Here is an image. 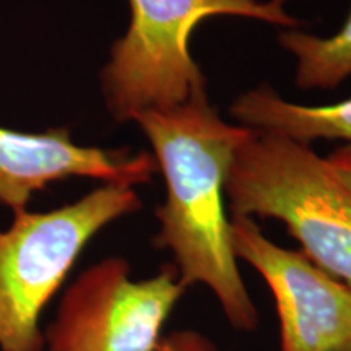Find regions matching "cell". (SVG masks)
<instances>
[{"mask_svg":"<svg viewBox=\"0 0 351 351\" xmlns=\"http://www.w3.org/2000/svg\"><path fill=\"white\" fill-rule=\"evenodd\" d=\"M184 291L174 265L132 280L124 258H104L70 285L44 341L49 351H152Z\"/></svg>","mask_w":351,"mask_h":351,"instance_id":"cell-5","label":"cell"},{"mask_svg":"<svg viewBox=\"0 0 351 351\" xmlns=\"http://www.w3.org/2000/svg\"><path fill=\"white\" fill-rule=\"evenodd\" d=\"M152 351H218L208 337L197 330H176L161 337Z\"/></svg>","mask_w":351,"mask_h":351,"instance_id":"cell-10","label":"cell"},{"mask_svg":"<svg viewBox=\"0 0 351 351\" xmlns=\"http://www.w3.org/2000/svg\"><path fill=\"white\" fill-rule=\"evenodd\" d=\"M132 121L152 143L166 181L155 244L173 254L184 287L204 285L213 293L232 328L256 330L257 307L239 274L225 212L230 166L252 129L223 121L205 91L178 106L138 112Z\"/></svg>","mask_w":351,"mask_h":351,"instance_id":"cell-1","label":"cell"},{"mask_svg":"<svg viewBox=\"0 0 351 351\" xmlns=\"http://www.w3.org/2000/svg\"><path fill=\"white\" fill-rule=\"evenodd\" d=\"M225 194L234 217L285 223L311 262L351 288V192L309 145L252 130Z\"/></svg>","mask_w":351,"mask_h":351,"instance_id":"cell-2","label":"cell"},{"mask_svg":"<svg viewBox=\"0 0 351 351\" xmlns=\"http://www.w3.org/2000/svg\"><path fill=\"white\" fill-rule=\"evenodd\" d=\"M236 258L254 267L274 296L282 351H351V288L263 234L256 219L231 218Z\"/></svg>","mask_w":351,"mask_h":351,"instance_id":"cell-6","label":"cell"},{"mask_svg":"<svg viewBox=\"0 0 351 351\" xmlns=\"http://www.w3.org/2000/svg\"><path fill=\"white\" fill-rule=\"evenodd\" d=\"M130 25L114 43L103 70V91L117 121L148 109H168L205 91V78L189 41L210 16H244L295 28L285 8L261 0H129Z\"/></svg>","mask_w":351,"mask_h":351,"instance_id":"cell-3","label":"cell"},{"mask_svg":"<svg viewBox=\"0 0 351 351\" xmlns=\"http://www.w3.org/2000/svg\"><path fill=\"white\" fill-rule=\"evenodd\" d=\"M271 3H275L276 7H280V8H285V3L287 2H289V0H270Z\"/></svg>","mask_w":351,"mask_h":351,"instance_id":"cell-12","label":"cell"},{"mask_svg":"<svg viewBox=\"0 0 351 351\" xmlns=\"http://www.w3.org/2000/svg\"><path fill=\"white\" fill-rule=\"evenodd\" d=\"M230 112L241 125L263 134L304 145L313 140H343L351 147V98L327 106H304L261 85L241 95Z\"/></svg>","mask_w":351,"mask_h":351,"instance_id":"cell-8","label":"cell"},{"mask_svg":"<svg viewBox=\"0 0 351 351\" xmlns=\"http://www.w3.org/2000/svg\"><path fill=\"white\" fill-rule=\"evenodd\" d=\"M142 200L127 186L96 189L47 213H15L0 231V346L3 351H41L38 320L95 234L114 219L137 212Z\"/></svg>","mask_w":351,"mask_h":351,"instance_id":"cell-4","label":"cell"},{"mask_svg":"<svg viewBox=\"0 0 351 351\" xmlns=\"http://www.w3.org/2000/svg\"><path fill=\"white\" fill-rule=\"evenodd\" d=\"M158 171L150 153L111 152L73 143L65 129L21 134L0 127V204L15 213L26 210L34 191L67 178H95L134 187Z\"/></svg>","mask_w":351,"mask_h":351,"instance_id":"cell-7","label":"cell"},{"mask_svg":"<svg viewBox=\"0 0 351 351\" xmlns=\"http://www.w3.org/2000/svg\"><path fill=\"white\" fill-rule=\"evenodd\" d=\"M278 41L296 57V83L301 90H333L351 77V12L332 36L289 29L280 33Z\"/></svg>","mask_w":351,"mask_h":351,"instance_id":"cell-9","label":"cell"},{"mask_svg":"<svg viewBox=\"0 0 351 351\" xmlns=\"http://www.w3.org/2000/svg\"><path fill=\"white\" fill-rule=\"evenodd\" d=\"M328 166L335 178L343 184V186L351 192V147L345 145L343 148H339L335 153L326 158Z\"/></svg>","mask_w":351,"mask_h":351,"instance_id":"cell-11","label":"cell"}]
</instances>
